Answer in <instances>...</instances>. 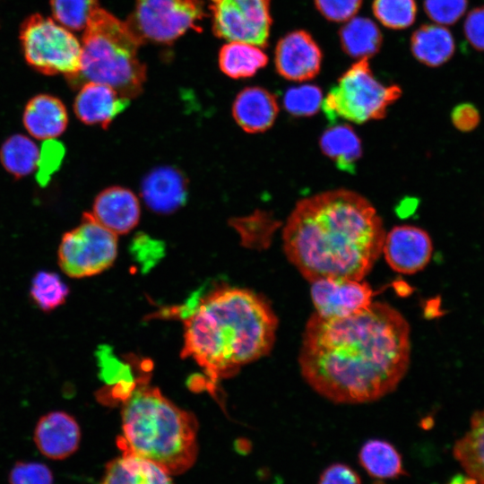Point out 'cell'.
I'll use <instances>...</instances> for the list:
<instances>
[{
    "instance_id": "obj_13",
    "label": "cell",
    "mask_w": 484,
    "mask_h": 484,
    "mask_svg": "<svg viewBox=\"0 0 484 484\" xmlns=\"http://www.w3.org/2000/svg\"><path fill=\"white\" fill-rule=\"evenodd\" d=\"M322 51L306 30L289 32L277 43L274 64L277 73L286 80L304 82L315 77L321 69Z\"/></svg>"
},
{
    "instance_id": "obj_26",
    "label": "cell",
    "mask_w": 484,
    "mask_h": 484,
    "mask_svg": "<svg viewBox=\"0 0 484 484\" xmlns=\"http://www.w3.org/2000/svg\"><path fill=\"white\" fill-rule=\"evenodd\" d=\"M268 63L267 55L259 47L239 41H229L219 53V66L232 79L248 78Z\"/></svg>"
},
{
    "instance_id": "obj_2",
    "label": "cell",
    "mask_w": 484,
    "mask_h": 484,
    "mask_svg": "<svg viewBox=\"0 0 484 484\" xmlns=\"http://www.w3.org/2000/svg\"><path fill=\"white\" fill-rule=\"evenodd\" d=\"M385 238L374 206L342 188L298 202L282 232L288 260L310 282L363 280L382 253Z\"/></svg>"
},
{
    "instance_id": "obj_23",
    "label": "cell",
    "mask_w": 484,
    "mask_h": 484,
    "mask_svg": "<svg viewBox=\"0 0 484 484\" xmlns=\"http://www.w3.org/2000/svg\"><path fill=\"white\" fill-rule=\"evenodd\" d=\"M320 148L336 167L344 172L354 173L362 154L361 142L352 127L347 124L327 128L319 141Z\"/></svg>"
},
{
    "instance_id": "obj_39",
    "label": "cell",
    "mask_w": 484,
    "mask_h": 484,
    "mask_svg": "<svg viewBox=\"0 0 484 484\" xmlns=\"http://www.w3.org/2000/svg\"><path fill=\"white\" fill-rule=\"evenodd\" d=\"M318 484H361V480L349 465L336 462L324 470Z\"/></svg>"
},
{
    "instance_id": "obj_3",
    "label": "cell",
    "mask_w": 484,
    "mask_h": 484,
    "mask_svg": "<svg viewBox=\"0 0 484 484\" xmlns=\"http://www.w3.org/2000/svg\"><path fill=\"white\" fill-rule=\"evenodd\" d=\"M278 318L253 290L222 287L204 297L184 323L181 358H192L215 384L268 355Z\"/></svg>"
},
{
    "instance_id": "obj_15",
    "label": "cell",
    "mask_w": 484,
    "mask_h": 484,
    "mask_svg": "<svg viewBox=\"0 0 484 484\" xmlns=\"http://www.w3.org/2000/svg\"><path fill=\"white\" fill-rule=\"evenodd\" d=\"M81 429L75 419L63 411L41 416L34 430V442L39 452L52 460H63L79 447Z\"/></svg>"
},
{
    "instance_id": "obj_14",
    "label": "cell",
    "mask_w": 484,
    "mask_h": 484,
    "mask_svg": "<svg viewBox=\"0 0 484 484\" xmlns=\"http://www.w3.org/2000/svg\"><path fill=\"white\" fill-rule=\"evenodd\" d=\"M141 195L152 212L170 214L185 205L188 195V180L176 167H156L144 176Z\"/></svg>"
},
{
    "instance_id": "obj_28",
    "label": "cell",
    "mask_w": 484,
    "mask_h": 484,
    "mask_svg": "<svg viewBox=\"0 0 484 484\" xmlns=\"http://www.w3.org/2000/svg\"><path fill=\"white\" fill-rule=\"evenodd\" d=\"M229 225L239 235L242 246L250 249L264 250L270 246L280 223L271 213L256 210L248 216L230 219Z\"/></svg>"
},
{
    "instance_id": "obj_27",
    "label": "cell",
    "mask_w": 484,
    "mask_h": 484,
    "mask_svg": "<svg viewBox=\"0 0 484 484\" xmlns=\"http://www.w3.org/2000/svg\"><path fill=\"white\" fill-rule=\"evenodd\" d=\"M39 149L32 139L23 134L7 138L0 148V161L4 169L16 178L37 169Z\"/></svg>"
},
{
    "instance_id": "obj_1",
    "label": "cell",
    "mask_w": 484,
    "mask_h": 484,
    "mask_svg": "<svg viewBox=\"0 0 484 484\" xmlns=\"http://www.w3.org/2000/svg\"><path fill=\"white\" fill-rule=\"evenodd\" d=\"M410 325L385 302L344 317L314 313L302 333L298 364L307 385L343 404L376 401L392 393L410 365Z\"/></svg>"
},
{
    "instance_id": "obj_20",
    "label": "cell",
    "mask_w": 484,
    "mask_h": 484,
    "mask_svg": "<svg viewBox=\"0 0 484 484\" xmlns=\"http://www.w3.org/2000/svg\"><path fill=\"white\" fill-rule=\"evenodd\" d=\"M163 468L129 452L109 461L99 484H173Z\"/></svg>"
},
{
    "instance_id": "obj_29",
    "label": "cell",
    "mask_w": 484,
    "mask_h": 484,
    "mask_svg": "<svg viewBox=\"0 0 484 484\" xmlns=\"http://www.w3.org/2000/svg\"><path fill=\"white\" fill-rule=\"evenodd\" d=\"M69 291L57 273L39 271L31 279L30 297L38 308L49 313L65 302Z\"/></svg>"
},
{
    "instance_id": "obj_31",
    "label": "cell",
    "mask_w": 484,
    "mask_h": 484,
    "mask_svg": "<svg viewBox=\"0 0 484 484\" xmlns=\"http://www.w3.org/2000/svg\"><path fill=\"white\" fill-rule=\"evenodd\" d=\"M372 10L385 27L393 30L410 27L417 15L415 0H374Z\"/></svg>"
},
{
    "instance_id": "obj_38",
    "label": "cell",
    "mask_w": 484,
    "mask_h": 484,
    "mask_svg": "<svg viewBox=\"0 0 484 484\" xmlns=\"http://www.w3.org/2000/svg\"><path fill=\"white\" fill-rule=\"evenodd\" d=\"M463 30L468 42L475 49L484 51V6L477 7L468 13Z\"/></svg>"
},
{
    "instance_id": "obj_24",
    "label": "cell",
    "mask_w": 484,
    "mask_h": 484,
    "mask_svg": "<svg viewBox=\"0 0 484 484\" xmlns=\"http://www.w3.org/2000/svg\"><path fill=\"white\" fill-rule=\"evenodd\" d=\"M339 39L342 50L354 58H368L376 55L383 43L378 26L370 19L355 17L340 30Z\"/></svg>"
},
{
    "instance_id": "obj_36",
    "label": "cell",
    "mask_w": 484,
    "mask_h": 484,
    "mask_svg": "<svg viewBox=\"0 0 484 484\" xmlns=\"http://www.w3.org/2000/svg\"><path fill=\"white\" fill-rule=\"evenodd\" d=\"M318 12L328 21L347 22L353 18L362 0H314Z\"/></svg>"
},
{
    "instance_id": "obj_35",
    "label": "cell",
    "mask_w": 484,
    "mask_h": 484,
    "mask_svg": "<svg viewBox=\"0 0 484 484\" xmlns=\"http://www.w3.org/2000/svg\"><path fill=\"white\" fill-rule=\"evenodd\" d=\"M64 156L65 148L60 143L55 139L44 141L37 166V179L42 186L46 185L51 175L57 170Z\"/></svg>"
},
{
    "instance_id": "obj_12",
    "label": "cell",
    "mask_w": 484,
    "mask_h": 484,
    "mask_svg": "<svg viewBox=\"0 0 484 484\" xmlns=\"http://www.w3.org/2000/svg\"><path fill=\"white\" fill-rule=\"evenodd\" d=\"M382 252L393 271L412 274L423 270L429 263L433 243L428 233L421 228L396 226L385 235Z\"/></svg>"
},
{
    "instance_id": "obj_33",
    "label": "cell",
    "mask_w": 484,
    "mask_h": 484,
    "mask_svg": "<svg viewBox=\"0 0 484 484\" xmlns=\"http://www.w3.org/2000/svg\"><path fill=\"white\" fill-rule=\"evenodd\" d=\"M468 0H424L427 15L439 25L455 23L465 13Z\"/></svg>"
},
{
    "instance_id": "obj_30",
    "label": "cell",
    "mask_w": 484,
    "mask_h": 484,
    "mask_svg": "<svg viewBox=\"0 0 484 484\" xmlns=\"http://www.w3.org/2000/svg\"><path fill=\"white\" fill-rule=\"evenodd\" d=\"M54 20L69 30L86 28L92 13L99 8L98 0H50Z\"/></svg>"
},
{
    "instance_id": "obj_11",
    "label": "cell",
    "mask_w": 484,
    "mask_h": 484,
    "mask_svg": "<svg viewBox=\"0 0 484 484\" xmlns=\"http://www.w3.org/2000/svg\"><path fill=\"white\" fill-rule=\"evenodd\" d=\"M310 295L318 315L344 317L370 306L374 290L362 280L327 278L312 281Z\"/></svg>"
},
{
    "instance_id": "obj_9",
    "label": "cell",
    "mask_w": 484,
    "mask_h": 484,
    "mask_svg": "<svg viewBox=\"0 0 484 484\" xmlns=\"http://www.w3.org/2000/svg\"><path fill=\"white\" fill-rule=\"evenodd\" d=\"M204 16L201 0H135L126 22L143 41L170 44L189 30L201 31Z\"/></svg>"
},
{
    "instance_id": "obj_6",
    "label": "cell",
    "mask_w": 484,
    "mask_h": 484,
    "mask_svg": "<svg viewBox=\"0 0 484 484\" xmlns=\"http://www.w3.org/2000/svg\"><path fill=\"white\" fill-rule=\"evenodd\" d=\"M398 85H385L373 74L368 58H361L338 79L321 108L332 124L337 118L362 124L382 119L387 108L400 98Z\"/></svg>"
},
{
    "instance_id": "obj_19",
    "label": "cell",
    "mask_w": 484,
    "mask_h": 484,
    "mask_svg": "<svg viewBox=\"0 0 484 484\" xmlns=\"http://www.w3.org/2000/svg\"><path fill=\"white\" fill-rule=\"evenodd\" d=\"M22 122L30 136L38 140H53L61 135L68 124L64 103L49 94H39L26 104Z\"/></svg>"
},
{
    "instance_id": "obj_8",
    "label": "cell",
    "mask_w": 484,
    "mask_h": 484,
    "mask_svg": "<svg viewBox=\"0 0 484 484\" xmlns=\"http://www.w3.org/2000/svg\"><path fill=\"white\" fill-rule=\"evenodd\" d=\"M117 255V235L99 224L90 213L62 238L57 261L69 277L81 279L109 268Z\"/></svg>"
},
{
    "instance_id": "obj_10",
    "label": "cell",
    "mask_w": 484,
    "mask_h": 484,
    "mask_svg": "<svg viewBox=\"0 0 484 484\" xmlns=\"http://www.w3.org/2000/svg\"><path fill=\"white\" fill-rule=\"evenodd\" d=\"M210 3L216 37L267 47L272 23L271 0H210Z\"/></svg>"
},
{
    "instance_id": "obj_34",
    "label": "cell",
    "mask_w": 484,
    "mask_h": 484,
    "mask_svg": "<svg viewBox=\"0 0 484 484\" xmlns=\"http://www.w3.org/2000/svg\"><path fill=\"white\" fill-rule=\"evenodd\" d=\"M50 469L35 462H18L9 474L10 484H53Z\"/></svg>"
},
{
    "instance_id": "obj_16",
    "label": "cell",
    "mask_w": 484,
    "mask_h": 484,
    "mask_svg": "<svg viewBox=\"0 0 484 484\" xmlns=\"http://www.w3.org/2000/svg\"><path fill=\"white\" fill-rule=\"evenodd\" d=\"M91 215L116 235L125 234L138 224L141 206L138 198L130 189L110 186L96 196Z\"/></svg>"
},
{
    "instance_id": "obj_32",
    "label": "cell",
    "mask_w": 484,
    "mask_h": 484,
    "mask_svg": "<svg viewBox=\"0 0 484 484\" xmlns=\"http://www.w3.org/2000/svg\"><path fill=\"white\" fill-rule=\"evenodd\" d=\"M321 89L313 84L290 88L284 95L285 109L295 117H309L318 112L323 102Z\"/></svg>"
},
{
    "instance_id": "obj_25",
    "label": "cell",
    "mask_w": 484,
    "mask_h": 484,
    "mask_svg": "<svg viewBox=\"0 0 484 484\" xmlns=\"http://www.w3.org/2000/svg\"><path fill=\"white\" fill-rule=\"evenodd\" d=\"M359 462L368 475L376 479H396L406 475L400 453L385 440H367L359 450Z\"/></svg>"
},
{
    "instance_id": "obj_21",
    "label": "cell",
    "mask_w": 484,
    "mask_h": 484,
    "mask_svg": "<svg viewBox=\"0 0 484 484\" xmlns=\"http://www.w3.org/2000/svg\"><path fill=\"white\" fill-rule=\"evenodd\" d=\"M411 50L420 63L437 67L453 56L455 44L452 33L443 25L424 24L412 33Z\"/></svg>"
},
{
    "instance_id": "obj_22",
    "label": "cell",
    "mask_w": 484,
    "mask_h": 484,
    "mask_svg": "<svg viewBox=\"0 0 484 484\" xmlns=\"http://www.w3.org/2000/svg\"><path fill=\"white\" fill-rule=\"evenodd\" d=\"M453 454L475 484H484V410L472 415L470 428L455 442Z\"/></svg>"
},
{
    "instance_id": "obj_5",
    "label": "cell",
    "mask_w": 484,
    "mask_h": 484,
    "mask_svg": "<svg viewBox=\"0 0 484 484\" xmlns=\"http://www.w3.org/2000/svg\"><path fill=\"white\" fill-rule=\"evenodd\" d=\"M143 43L126 22L99 7L84 29L81 68L67 81L73 87L103 83L129 99L135 98L146 80V66L138 55Z\"/></svg>"
},
{
    "instance_id": "obj_18",
    "label": "cell",
    "mask_w": 484,
    "mask_h": 484,
    "mask_svg": "<svg viewBox=\"0 0 484 484\" xmlns=\"http://www.w3.org/2000/svg\"><path fill=\"white\" fill-rule=\"evenodd\" d=\"M279 113L276 97L264 88L246 87L238 92L232 115L237 124L250 134L263 133L273 125Z\"/></svg>"
},
{
    "instance_id": "obj_37",
    "label": "cell",
    "mask_w": 484,
    "mask_h": 484,
    "mask_svg": "<svg viewBox=\"0 0 484 484\" xmlns=\"http://www.w3.org/2000/svg\"><path fill=\"white\" fill-rule=\"evenodd\" d=\"M451 122L462 133H471L480 124L481 116L478 108L470 102L456 105L451 111Z\"/></svg>"
},
{
    "instance_id": "obj_7",
    "label": "cell",
    "mask_w": 484,
    "mask_h": 484,
    "mask_svg": "<svg viewBox=\"0 0 484 484\" xmlns=\"http://www.w3.org/2000/svg\"><path fill=\"white\" fill-rule=\"evenodd\" d=\"M20 40L26 62L47 74H64L67 80L81 68L82 45L71 30L53 19L34 13L20 28Z\"/></svg>"
},
{
    "instance_id": "obj_17",
    "label": "cell",
    "mask_w": 484,
    "mask_h": 484,
    "mask_svg": "<svg viewBox=\"0 0 484 484\" xmlns=\"http://www.w3.org/2000/svg\"><path fill=\"white\" fill-rule=\"evenodd\" d=\"M129 100L108 85L91 82L80 87L73 110L81 122L108 128L127 108Z\"/></svg>"
},
{
    "instance_id": "obj_4",
    "label": "cell",
    "mask_w": 484,
    "mask_h": 484,
    "mask_svg": "<svg viewBox=\"0 0 484 484\" xmlns=\"http://www.w3.org/2000/svg\"><path fill=\"white\" fill-rule=\"evenodd\" d=\"M123 436L118 445L150 460L170 475L182 474L198 454L195 416L167 397L159 388L141 384L122 406Z\"/></svg>"
}]
</instances>
